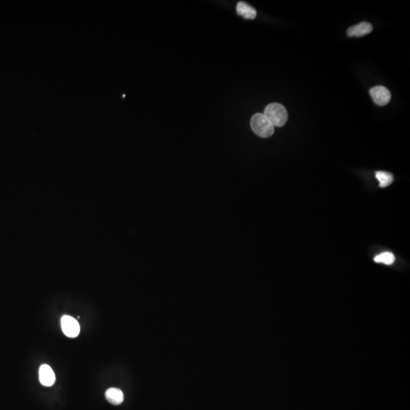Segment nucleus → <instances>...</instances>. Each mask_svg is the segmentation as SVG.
Segmentation results:
<instances>
[{"mask_svg":"<svg viewBox=\"0 0 410 410\" xmlns=\"http://www.w3.org/2000/svg\"><path fill=\"white\" fill-rule=\"evenodd\" d=\"M372 30H373L372 25L368 22H364L349 27L347 30V34L349 37H363L370 34Z\"/></svg>","mask_w":410,"mask_h":410,"instance_id":"obj_6","label":"nucleus"},{"mask_svg":"<svg viewBox=\"0 0 410 410\" xmlns=\"http://www.w3.org/2000/svg\"><path fill=\"white\" fill-rule=\"evenodd\" d=\"M264 115L268 119L273 126H284L288 120V113L282 104L273 103L266 106Z\"/></svg>","mask_w":410,"mask_h":410,"instance_id":"obj_1","label":"nucleus"},{"mask_svg":"<svg viewBox=\"0 0 410 410\" xmlns=\"http://www.w3.org/2000/svg\"><path fill=\"white\" fill-rule=\"evenodd\" d=\"M106 400L110 402V404L113 405H120L124 400V394L120 389L112 388L108 389L106 390Z\"/></svg>","mask_w":410,"mask_h":410,"instance_id":"obj_8","label":"nucleus"},{"mask_svg":"<svg viewBox=\"0 0 410 410\" xmlns=\"http://www.w3.org/2000/svg\"><path fill=\"white\" fill-rule=\"evenodd\" d=\"M62 330L66 336L74 338L78 336L80 333V325L78 321L70 315H64L61 319Z\"/></svg>","mask_w":410,"mask_h":410,"instance_id":"obj_3","label":"nucleus"},{"mask_svg":"<svg viewBox=\"0 0 410 410\" xmlns=\"http://www.w3.org/2000/svg\"><path fill=\"white\" fill-rule=\"evenodd\" d=\"M39 380L41 385L51 386L54 385L56 376L52 368L48 364H44L40 367Z\"/></svg>","mask_w":410,"mask_h":410,"instance_id":"obj_5","label":"nucleus"},{"mask_svg":"<svg viewBox=\"0 0 410 410\" xmlns=\"http://www.w3.org/2000/svg\"><path fill=\"white\" fill-rule=\"evenodd\" d=\"M237 12L238 15L246 19H255L257 15L256 10L253 7L244 2H240L237 4Z\"/></svg>","mask_w":410,"mask_h":410,"instance_id":"obj_7","label":"nucleus"},{"mask_svg":"<svg viewBox=\"0 0 410 410\" xmlns=\"http://www.w3.org/2000/svg\"><path fill=\"white\" fill-rule=\"evenodd\" d=\"M252 130L258 136L269 138L274 132V126L264 113H256L251 120Z\"/></svg>","mask_w":410,"mask_h":410,"instance_id":"obj_2","label":"nucleus"},{"mask_svg":"<svg viewBox=\"0 0 410 410\" xmlns=\"http://www.w3.org/2000/svg\"><path fill=\"white\" fill-rule=\"evenodd\" d=\"M370 95L374 102L378 106H383L390 102L391 95L387 88L383 86H376L370 90Z\"/></svg>","mask_w":410,"mask_h":410,"instance_id":"obj_4","label":"nucleus"},{"mask_svg":"<svg viewBox=\"0 0 410 410\" xmlns=\"http://www.w3.org/2000/svg\"><path fill=\"white\" fill-rule=\"evenodd\" d=\"M395 257L391 252H384L377 255L375 258V262L377 263H383L385 265H390L394 262Z\"/></svg>","mask_w":410,"mask_h":410,"instance_id":"obj_10","label":"nucleus"},{"mask_svg":"<svg viewBox=\"0 0 410 410\" xmlns=\"http://www.w3.org/2000/svg\"><path fill=\"white\" fill-rule=\"evenodd\" d=\"M377 179L380 183V187L385 188L390 186L393 182V176L389 172L378 171L375 174Z\"/></svg>","mask_w":410,"mask_h":410,"instance_id":"obj_9","label":"nucleus"}]
</instances>
